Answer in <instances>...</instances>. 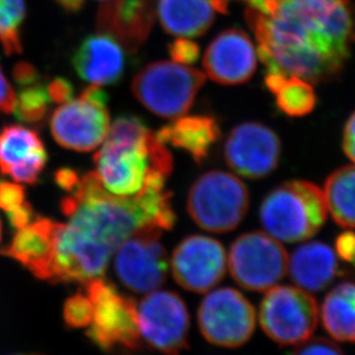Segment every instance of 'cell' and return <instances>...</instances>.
I'll return each mask as SVG.
<instances>
[{
    "instance_id": "24",
    "label": "cell",
    "mask_w": 355,
    "mask_h": 355,
    "mask_svg": "<svg viewBox=\"0 0 355 355\" xmlns=\"http://www.w3.org/2000/svg\"><path fill=\"white\" fill-rule=\"evenodd\" d=\"M325 331L340 343H355V283L344 282L334 287L321 307Z\"/></svg>"
},
{
    "instance_id": "30",
    "label": "cell",
    "mask_w": 355,
    "mask_h": 355,
    "mask_svg": "<svg viewBox=\"0 0 355 355\" xmlns=\"http://www.w3.org/2000/svg\"><path fill=\"white\" fill-rule=\"evenodd\" d=\"M62 315L69 328H88L92 318V304L86 291H79L66 299Z\"/></svg>"
},
{
    "instance_id": "15",
    "label": "cell",
    "mask_w": 355,
    "mask_h": 355,
    "mask_svg": "<svg viewBox=\"0 0 355 355\" xmlns=\"http://www.w3.org/2000/svg\"><path fill=\"white\" fill-rule=\"evenodd\" d=\"M227 259L222 243L205 236L184 238L172 255V275L184 290L205 293L225 276Z\"/></svg>"
},
{
    "instance_id": "29",
    "label": "cell",
    "mask_w": 355,
    "mask_h": 355,
    "mask_svg": "<svg viewBox=\"0 0 355 355\" xmlns=\"http://www.w3.org/2000/svg\"><path fill=\"white\" fill-rule=\"evenodd\" d=\"M0 209L6 212L13 229H22L31 224L35 217L34 209L26 200L24 186L0 180Z\"/></svg>"
},
{
    "instance_id": "26",
    "label": "cell",
    "mask_w": 355,
    "mask_h": 355,
    "mask_svg": "<svg viewBox=\"0 0 355 355\" xmlns=\"http://www.w3.org/2000/svg\"><path fill=\"white\" fill-rule=\"evenodd\" d=\"M324 198L336 223L355 229V166L339 168L327 179Z\"/></svg>"
},
{
    "instance_id": "40",
    "label": "cell",
    "mask_w": 355,
    "mask_h": 355,
    "mask_svg": "<svg viewBox=\"0 0 355 355\" xmlns=\"http://www.w3.org/2000/svg\"><path fill=\"white\" fill-rule=\"evenodd\" d=\"M229 1V0H227ZM248 3V7L255 8V10H260L262 13L269 12L273 6H276L277 3L282 1V0H243Z\"/></svg>"
},
{
    "instance_id": "10",
    "label": "cell",
    "mask_w": 355,
    "mask_h": 355,
    "mask_svg": "<svg viewBox=\"0 0 355 355\" xmlns=\"http://www.w3.org/2000/svg\"><path fill=\"white\" fill-rule=\"evenodd\" d=\"M250 301L239 291L222 287L202 300L198 328L212 345L236 349L245 345L255 331L257 316Z\"/></svg>"
},
{
    "instance_id": "12",
    "label": "cell",
    "mask_w": 355,
    "mask_h": 355,
    "mask_svg": "<svg viewBox=\"0 0 355 355\" xmlns=\"http://www.w3.org/2000/svg\"><path fill=\"white\" fill-rule=\"evenodd\" d=\"M141 337L148 347L163 355H181L188 349L189 313L172 291H153L137 306Z\"/></svg>"
},
{
    "instance_id": "41",
    "label": "cell",
    "mask_w": 355,
    "mask_h": 355,
    "mask_svg": "<svg viewBox=\"0 0 355 355\" xmlns=\"http://www.w3.org/2000/svg\"><path fill=\"white\" fill-rule=\"evenodd\" d=\"M14 355H44L41 353H24V354H14Z\"/></svg>"
},
{
    "instance_id": "2",
    "label": "cell",
    "mask_w": 355,
    "mask_h": 355,
    "mask_svg": "<svg viewBox=\"0 0 355 355\" xmlns=\"http://www.w3.org/2000/svg\"><path fill=\"white\" fill-rule=\"evenodd\" d=\"M170 200L165 181L148 180L137 195L118 196L106 191L92 171L80 178L79 184L62 198L60 208L76 236L112 257L139 230H171L177 217Z\"/></svg>"
},
{
    "instance_id": "11",
    "label": "cell",
    "mask_w": 355,
    "mask_h": 355,
    "mask_svg": "<svg viewBox=\"0 0 355 355\" xmlns=\"http://www.w3.org/2000/svg\"><path fill=\"white\" fill-rule=\"evenodd\" d=\"M231 276L240 286L254 292H266L286 275L288 255L275 238L260 232L245 233L230 250Z\"/></svg>"
},
{
    "instance_id": "39",
    "label": "cell",
    "mask_w": 355,
    "mask_h": 355,
    "mask_svg": "<svg viewBox=\"0 0 355 355\" xmlns=\"http://www.w3.org/2000/svg\"><path fill=\"white\" fill-rule=\"evenodd\" d=\"M55 1L66 12L76 13L83 10L87 0H55ZM101 1H106V0H101Z\"/></svg>"
},
{
    "instance_id": "27",
    "label": "cell",
    "mask_w": 355,
    "mask_h": 355,
    "mask_svg": "<svg viewBox=\"0 0 355 355\" xmlns=\"http://www.w3.org/2000/svg\"><path fill=\"white\" fill-rule=\"evenodd\" d=\"M24 17V0H0V44L7 55L22 52L21 27Z\"/></svg>"
},
{
    "instance_id": "23",
    "label": "cell",
    "mask_w": 355,
    "mask_h": 355,
    "mask_svg": "<svg viewBox=\"0 0 355 355\" xmlns=\"http://www.w3.org/2000/svg\"><path fill=\"white\" fill-rule=\"evenodd\" d=\"M155 135L161 144L186 151L196 163H202L218 141L220 128L211 116H182L162 127Z\"/></svg>"
},
{
    "instance_id": "16",
    "label": "cell",
    "mask_w": 355,
    "mask_h": 355,
    "mask_svg": "<svg viewBox=\"0 0 355 355\" xmlns=\"http://www.w3.org/2000/svg\"><path fill=\"white\" fill-rule=\"evenodd\" d=\"M60 226L62 223L36 217L31 224L17 230L0 254L17 261L38 279L58 284L57 240Z\"/></svg>"
},
{
    "instance_id": "7",
    "label": "cell",
    "mask_w": 355,
    "mask_h": 355,
    "mask_svg": "<svg viewBox=\"0 0 355 355\" xmlns=\"http://www.w3.org/2000/svg\"><path fill=\"white\" fill-rule=\"evenodd\" d=\"M205 73L178 62H151L134 78L132 90L150 112L173 119L187 113L205 85Z\"/></svg>"
},
{
    "instance_id": "17",
    "label": "cell",
    "mask_w": 355,
    "mask_h": 355,
    "mask_svg": "<svg viewBox=\"0 0 355 355\" xmlns=\"http://www.w3.org/2000/svg\"><path fill=\"white\" fill-rule=\"evenodd\" d=\"M257 50L250 36L230 28L216 36L203 58L205 74L219 85L236 86L248 81L257 71Z\"/></svg>"
},
{
    "instance_id": "43",
    "label": "cell",
    "mask_w": 355,
    "mask_h": 355,
    "mask_svg": "<svg viewBox=\"0 0 355 355\" xmlns=\"http://www.w3.org/2000/svg\"><path fill=\"white\" fill-rule=\"evenodd\" d=\"M352 263H354V266H355V257H354V260H353Z\"/></svg>"
},
{
    "instance_id": "35",
    "label": "cell",
    "mask_w": 355,
    "mask_h": 355,
    "mask_svg": "<svg viewBox=\"0 0 355 355\" xmlns=\"http://www.w3.org/2000/svg\"><path fill=\"white\" fill-rule=\"evenodd\" d=\"M13 78L19 86H28L41 81L37 69L28 62H20L13 69Z\"/></svg>"
},
{
    "instance_id": "21",
    "label": "cell",
    "mask_w": 355,
    "mask_h": 355,
    "mask_svg": "<svg viewBox=\"0 0 355 355\" xmlns=\"http://www.w3.org/2000/svg\"><path fill=\"white\" fill-rule=\"evenodd\" d=\"M227 0H157L156 13L168 34L198 37L211 27L216 14L227 13Z\"/></svg>"
},
{
    "instance_id": "32",
    "label": "cell",
    "mask_w": 355,
    "mask_h": 355,
    "mask_svg": "<svg viewBox=\"0 0 355 355\" xmlns=\"http://www.w3.org/2000/svg\"><path fill=\"white\" fill-rule=\"evenodd\" d=\"M293 355H345L338 345L327 338H309L301 343Z\"/></svg>"
},
{
    "instance_id": "14",
    "label": "cell",
    "mask_w": 355,
    "mask_h": 355,
    "mask_svg": "<svg viewBox=\"0 0 355 355\" xmlns=\"http://www.w3.org/2000/svg\"><path fill=\"white\" fill-rule=\"evenodd\" d=\"M282 154L279 137L269 127L243 123L234 127L224 146L226 164L250 179H260L276 170Z\"/></svg>"
},
{
    "instance_id": "34",
    "label": "cell",
    "mask_w": 355,
    "mask_h": 355,
    "mask_svg": "<svg viewBox=\"0 0 355 355\" xmlns=\"http://www.w3.org/2000/svg\"><path fill=\"white\" fill-rule=\"evenodd\" d=\"M17 95L0 67V116L13 112Z\"/></svg>"
},
{
    "instance_id": "3",
    "label": "cell",
    "mask_w": 355,
    "mask_h": 355,
    "mask_svg": "<svg viewBox=\"0 0 355 355\" xmlns=\"http://www.w3.org/2000/svg\"><path fill=\"white\" fill-rule=\"evenodd\" d=\"M96 175L106 191L133 196L142 191L149 175L168 178L173 158L147 125L137 116L116 118L105 144L94 156Z\"/></svg>"
},
{
    "instance_id": "20",
    "label": "cell",
    "mask_w": 355,
    "mask_h": 355,
    "mask_svg": "<svg viewBox=\"0 0 355 355\" xmlns=\"http://www.w3.org/2000/svg\"><path fill=\"white\" fill-rule=\"evenodd\" d=\"M72 62L79 78L99 87L119 83L126 67L123 46L102 33L85 38L74 52Z\"/></svg>"
},
{
    "instance_id": "19",
    "label": "cell",
    "mask_w": 355,
    "mask_h": 355,
    "mask_svg": "<svg viewBox=\"0 0 355 355\" xmlns=\"http://www.w3.org/2000/svg\"><path fill=\"white\" fill-rule=\"evenodd\" d=\"M48 163V153L36 130L22 125L0 130V172L17 182L35 184Z\"/></svg>"
},
{
    "instance_id": "8",
    "label": "cell",
    "mask_w": 355,
    "mask_h": 355,
    "mask_svg": "<svg viewBox=\"0 0 355 355\" xmlns=\"http://www.w3.org/2000/svg\"><path fill=\"white\" fill-rule=\"evenodd\" d=\"M262 330L280 346L299 345L311 338L318 328V301L300 287L273 286L260 306Z\"/></svg>"
},
{
    "instance_id": "42",
    "label": "cell",
    "mask_w": 355,
    "mask_h": 355,
    "mask_svg": "<svg viewBox=\"0 0 355 355\" xmlns=\"http://www.w3.org/2000/svg\"><path fill=\"white\" fill-rule=\"evenodd\" d=\"M3 225H1V220H0V240H1V234H3Z\"/></svg>"
},
{
    "instance_id": "36",
    "label": "cell",
    "mask_w": 355,
    "mask_h": 355,
    "mask_svg": "<svg viewBox=\"0 0 355 355\" xmlns=\"http://www.w3.org/2000/svg\"><path fill=\"white\" fill-rule=\"evenodd\" d=\"M336 250L342 260L353 262L355 257V233H342L336 240Z\"/></svg>"
},
{
    "instance_id": "33",
    "label": "cell",
    "mask_w": 355,
    "mask_h": 355,
    "mask_svg": "<svg viewBox=\"0 0 355 355\" xmlns=\"http://www.w3.org/2000/svg\"><path fill=\"white\" fill-rule=\"evenodd\" d=\"M49 96L52 102L57 104H64L73 98L74 88L69 80L64 78H55L51 83L46 85Z\"/></svg>"
},
{
    "instance_id": "38",
    "label": "cell",
    "mask_w": 355,
    "mask_h": 355,
    "mask_svg": "<svg viewBox=\"0 0 355 355\" xmlns=\"http://www.w3.org/2000/svg\"><path fill=\"white\" fill-rule=\"evenodd\" d=\"M343 148L345 154L355 163V112L349 116L344 128Z\"/></svg>"
},
{
    "instance_id": "9",
    "label": "cell",
    "mask_w": 355,
    "mask_h": 355,
    "mask_svg": "<svg viewBox=\"0 0 355 355\" xmlns=\"http://www.w3.org/2000/svg\"><path fill=\"white\" fill-rule=\"evenodd\" d=\"M107 95L99 86H89L79 98L64 103L50 120L52 137L66 149L94 150L105 141L110 130Z\"/></svg>"
},
{
    "instance_id": "1",
    "label": "cell",
    "mask_w": 355,
    "mask_h": 355,
    "mask_svg": "<svg viewBox=\"0 0 355 355\" xmlns=\"http://www.w3.org/2000/svg\"><path fill=\"white\" fill-rule=\"evenodd\" d=\"M246 21L266 73L313 85L339 76L355 43L349 0H282L266 13L247 7Z\"/></svg>"
},
{
    "instance_id": "5",
    "label": "cell",
    "mask_w": 355,
    "mask_h": 355,
    "mask_svg": "<svg viewBox=\"0 0 355 355\" xmlns=\"http://www.w3.org/2000/svg\"><path fill=\"white\" fill-rule=\"evenodd\" d=\"M92 304V318L87 337L103 352L137 355L144 351L133 297L121 293L103 277L85 284Z\"/></svg>"
},
{
    "instance_id": "25",
    "label": "cell",
    "mask_w": 355,
    "mask_h": 355,
    "mask_svg": "<svg viewBox=\"0 0 355 355\" xmlns=\"http://www.w3.org/2000/svg\"><path fill=\"white\" fill-rule=\"evenodd\" d=\"M266 86L275 96L277 107L287 116H306L316 105L314 88L299 76L266 73Z\"/></svg>"
},
{
    "instance_id": "22",
    "label": "cell",
    "mask_w": 355,
    "mask_h": 355,
    "mask_svg": "<svg viewBox=\"0 0 355 355\" xmlns=\"http://www.w3.org/2000/svg\"><path fill=\"white\" fill-rule=\"evenodd\" d=\"M287 270L291 279L302 290L321 292L338 276V259L327 243L311 241L294 250Z\"/></svg>"
},
{
    "instance_id": "13",
    "label": "cell",
    "mask_w": 355,
    "mask_h": 355,
    "mask_svg": "<svg viewBox=\"0 0 355 355\" xmlns=\"http://www.w3.org/2000/svg\"><path fill=\"white\" fill-rule=\"evenodd\" d=\"M163 230L144 227L127 238L114 252V272L123 286L135 293H150L166 280L168 259Z\"/></svg>"
},
{
    "instance_id": "6",
    "label": "cell",
    "mask_w": 355,
    "mask_h": 355,
    "mask_svg": "<svg viewBox=\"0 0 355 355\" xmlns=\"http://www.w3.org/2000/svg\"><path fill=\"white\" fill-rule=\"evenodd\" d=\"M248 208L246 184L227 172H207L188 193V214L196 225L208 232L227 233L236 229Z\"/></svg>"
},
{
    "instance_id": "28",
    "label": "cell",
    "mask_w": 355,
    "mask_h": 355,
    "mask_svg": "<svg viewBox=\"0 0 355 355\" xmlns=\"http://www.w3.org/2000/svg\"><path fill=\"white\" fill-rule=\"evenodd\" d=\"M48 87L42 81L22 86L15 99L13 112L17 119L28 123H41L48 116L51 105Z\"/></svg>"
},
{
    "instance_id": "18",
    "label": "cell",
    "mask_w": 355,
    "mask_h": 355,
    "mask_svg": "<svg viewBox=\"0 0 355 355\" xmlns=\"http://www.w3.org/2000/svg\"><path fill=\"white\" fill-rule=\"evenodd\" d=\"M156 0H106L97 13V33L119 42L134 53L144 44L156 20Z\"/></svg>"
},
{
    "instance_id": "31",
    "label": "cell",
    "mask_w": 355,
    "mask_h": 355,
    "mask_svg": "<svg viewBox=\"0 0 355 355\" xmlns=\"http://www.w3.org/2000/svg\"><path fill=\"white\" fill-rule=\"evenodd\" d=\"M168 53L173 62L181 65H191L200 57V48L194 41L179 37L168 45Z\"/></svg>"
},
{
    "instance_id": "4",
    "label": "cell",
    "mask_w": 355,
    "mask_h": 355,
    "mask_svg": "<svg viewBox=\"0 0 355 355\" xmlns=\"http://www.w3.org/2000/svg\"><path fill=\"white\" fill-rule=\"evenodd\" d=\"M328 212L321 188L309 181L292 180L264 198L260 219L269 236L293 243L314 236L327 222Z\"/></svg>"
},
{
    "instance_id": "37",
    "label": "cell",
    "mask_w": 355,
    "mask_h": 355,
    "mask_svg": "<svg viewBox=\"0 0 355 355\" xmlns=\"http://www.w3.org/2000/svg\"><path fill=\"white\" fill-rule=\"evenodd\" d=\"M80 178L79 173L72 168H60L55 173V184L67 193L72 191L79 184Z\"/></svg>"
}]
</instances>
